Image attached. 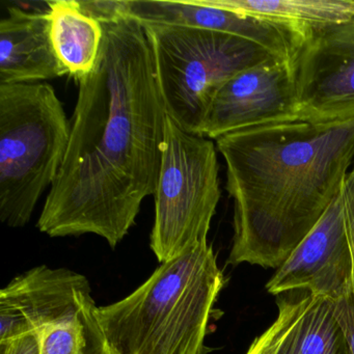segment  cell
<instances>
[{"label": "cell", "instance_id": "obj_14", "mask_svg": "<svg viewBox=\"0 0 354 354\" xmlns=\"http://www.w3.org/2000/svg\"><path fill=\"white\" fill-rule=\"evenodd\" d=\"M235 13L319 26L354 20V0H200Z\"/></svg>", "mask_w": 354, "mask_h": 354}, {"label": "cell", "instance_id": "obj_8", "mask_svg": "<svg viewBox=\"0 0 354 354\" xmlns=\"http://www.w3.org/2000/svg\"><path fill=\"white\" fill-rule=\"evenodd\" d=\"M298 121L293 64L272 59L239 72L221 86L201 136L216 140L248 128Z\"/></svg>", "mask_w": 354, "mask_h": 354}, {"label": "cell", "instance_id": "obj_10", "mask_svg": "<svg viewBox=\"0 0 354 354\" xmlns=\"http://www.w3.org/2000/svg\"><path fill=\"white\" fill-rule=\"evenodd\" d=\"M91 300L92 287L84 275L35 267L0 291V342L59 324Z\"/></svg>", "mask_w": 354, "mask_h": 354}, {"label": "cell", "instance_id": "obj_4", "mask_svg": "<svg viewBox=\"0 0 354 354\" xmlns=\"http://www.w3.org/2000/svg\"><path fill=\"white\" fill-rule=\"evenodd\" d=\"M70 140V122L48 84H0V221L26 227L53 186Z\"/></svg>", "mask_w": 354, "mask_h": 354}, {"label": "cell", "instance_id": "obj_2", "mask_svg": "<svg viewBox=\"0 0 354 354\" xmlns=\"http://www.w3.org/2000/svg\"><path fill=\"white\" fill-rule=\"evenodd\" d=\"M216 148L234 201L229 262L277 269L341 192L354 163V118L248 128Z\"/></svg>", "mask_w": 354, "mask_h": 354}, {"label": "cell", "instance_id": "obj_7", "mask_svg": "<svg viewBox=\"0 0 354 354\" xmlns=\"http://www.w3.org/2000/svg\"><path fill=\"white\" fill-rule=\"evenodd\" d=\"M293 68L299 121L354 118V20L312 26Z\"/></svg>", "mask_w": 354, "mask_h": 354}, {"label": "cell", "instance_id": "obj_17", "mask_svg": "<svg viewBox=\"0 0 354 354\" xmlns=\"http://www.w3.org/2000/svg\"><path fill=\"white\" fill-rule=\"evenodd\" d=\"M0 354H42V335L32 331L0 342Z\"/></svg>", "mask_w": 354, "mask_h": 354}, {"label": "cell", "instance_id": "obj_5", "mask_svg": "<svg viewBox=\"0 0 354 354\" xmlns=\"http://www.w3.org/2000/svg\"><path fill=\"white\" fill-rule=\"evenodd\" d=\"M167 115L201 136L217 91L230 78L272 61L265 49L233 35L185 26L142 24Z\"/></svg>", "mask_w": 354, "mask_h": 354}, {"label": "cell", "instance_id": "obj_1", "mask_svg": "<svg viewBox=\"0 0 354 354\" xmlns=\"http://www.w3.org/2000/svg\"><path fill=\"white\" fill-rule=\"evenodd\" d=\"M103 41L92 72L77 78L63 165L37 227L50 237L100 236L111 248L156 190L167 111L144 26L122 0L90 1Z\"/></svg>", "mask_w": 354, "mask_h": 354}, {"label": "cell", "instance_id": "obj_9", "mask_svg": "<svg viewBox=\"0 0 354 354\" xmlns=\"http://www.w3.org/2000/svg\"><path fill=\"white\" fill-rule=\"evenodd\" d=\"M266 290L274 296L304 290L331 302L350 293L354 262L342 192L287 260L275 269Z\"/></svg>", "mask_w": 354, "mask_h": 354}, {"label": "cell", "instance_id": "obj_18", "mask_svg": "<svg viewBox=\"0 0 354 354\" xmlns=\"http://www.w3.org/2000/svg\"><path fill=\"white\" fill-rule=\"evenodd\" d=\"M279 330V322L274 320L262 335L254 339L246 354H274Z\"/></svg>", "mask_w": 354, "mask_h": 354}, {"label": "cell", "instance_id": "obj_13", "mask_svg": "<svg viewBox=\"0 0 354 354\" xmlns=\"http://www.w3.org/2000/svg\"><path fill=\"white\" fill-rule=\"evenodd\" d=\"M53 47L68 74L77 78L92 72L100 55L103 28L82 11L76 0L47 3Z\"/></svg>", "mask_w": 354, "mask_h": 354}, {"label": "cell", "instance_id": "obj_6", "mask_svg": "<svg viewBox=\"0 0 354 354\" xmlns=\"http://www.w3.org/2000/svg\"><path fill=\"white\" fill-rule=\"evenodd\" d=\"M216 149L167 115L150 240L160 264L208 242L221 196Z\"/></svg>", "mask_w": 354, "mask_h": 354}, {"label": "cell", "instance_id": "obj_16", "mask_svg": "<svg viewBox=\"0 0 354 354\" xmlns=\"http://www.w3.org/2000/svg\"><path fill=\"white\" fill-rule=\"evenodd\" d=\"M341 192L354 262V165L342 184ZM333 304L335 318L343 328L354 354V272L350 293Z\"/></svg>", "mask_w": 354, "mask_h": 354}, {"label": "cell", "instance_id": "obj_15", "mask_svg": "<svg viewBox=\"0 0 354 354\" xmlns=\"http://www.w3.org/2000/svg\"><path fill=\"white\" fill-rule=\"evenodd\" d=\"M95 300L73 316L42 331V354H119L107 339L97 316Z\"/></svg>", "mask_w": 354, "mask_h": 354}, {"label": "cell", "instance_id": "obj_12", "mask_svg": "<svg viewBox=\"0 0 354 354\" xmlns=\"http://www.w3.org/2000/svg\"><path fill=\"white\" fill-rule=\"evenodd\" d=\"M277 304L274 354H353L330 300L294 290L279 294Z\"/></svg>", "mask_w": 354, "mask_h": 354}, {"label": "cell", "instance_id": "obj_3", "mask_svg": "<svg viewBox=\"0 0 354 354\" xmlns=\"http://www.w3.org/2000/svg\"><path fill=\"white\" fill-rule=\"evenodd\" d=\"M225 277L208 242L162 263L124 299L97 308L119 354H207L205 345Z\"/></svg>", "mask_w": 354, "mask_h": 354}, {"label": "cell", "instance_id": "obj_11", "mask_svg": "<svg viewBox=\"0 0 354 354\" xmlns=\"http://www.w3.org/2000/svg\"><path fill=\"white\" fill-rule=\"evenodd\" d=\"M66 74L53 47L47 12L9 8L0 21V84H34Z\"/></svg>", "mask_w": 354, "mask_h": 354}]
</instances>
